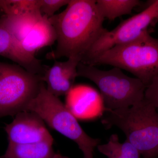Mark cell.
Returning <instances> with one entry per match:
<instances>
[{"instance_id":"6da1fadb","label":"cell","mask_w":158,"mask_h":158,"mask_svg":"<svg viewBox=\"0 0 158 158\" xmlns=\"http://www.w3.org/2000/svg\"><path fill=\"white\" fill-rule=\"evenodd\" d=\"M96 0H70L66 9L49 18L57 35L56 48L48 57H75L81 61L97 40L107 31Z\"/></svg>"},{"instance_id":"7a4b0ae2","label":"cell","mask_w":158,"mask_h":158,"mask_svg":"<svg viewBox=\"0 0 158 158\" xmlns=\"http://www.w3.org/2000/svg\"><path fill=\"white\" fill-rule=\"evenodd\" d=\"M102 122L106 128L116 126L144 158L158 156V111L144 99L130 107L109 110Z\"/></svg>"},{"instance_id":"3957f363","label":"cell","mask_w":158,"mask_h":158,"mask_svg":"<svg viewBox=\"0 0 158 158\" xmlns=\"http://www.w3.org/2000/svg\"><path fill=\"white\" fill-rule=\"evenodd\" d=\"M86 65H106L131 73L146 87L158 76V39L148 31L132 42L116 46Z\"/></svg>"},{"instance_id":"277c9868","label":"cell","mask_w":158,"mask_h":158,"mask_svg":"<svg viewBox=\"0 0 158 158\" xmlns=\"http://www.w3.org/2000/svg\"><path fill=\"white\" fill-rule=\"evenodd\" d=\"M77 74L97 86L106 109L130 107L144 99L146 85L139 79L126 75L117 67L102 70L80 62Z\"/></svg>"},{"instance_id":"5b68a950","label":"cell","mask_w":158,"mask_h":158,"mask_svg":"<svg viewBox=\"0 0 158 158\" xmlns=\"http://www.w3.org/2000/svg\"><path fill=\"white\" fill-rule=\"evenodd\" d=\"M26 110L39 115L53 129L75 142L84 156H93L94 150L100 142L88 135L77 118L59 97L47 90L44 82L37 96L27 106Z\"/></svg>"},{"instance_id":"8992f818","label":"cell","mask_w":158,"mask_h":158,"mask_svg":"<svg viewBox=\"0 0 158 158\" xmlns=\"http://www.w3.org/2000/svg\"><path fill=\"white\" fill-rule=\"evenodd\" d=\"M43 82L40 76L19 65L0 62V118L26 110Z\"/></svg>"},{"instance_id":"52a82bcc","label":"cell","mask_w":158,"mask_h":158,"mask_svg":"<svg viewBox=\"0 0 158 158\" xmlns=\"http://www.w3.org/2000/svg\"><path fill=\"white\" fill-rule=\"evenodd\" d=\"M158 15V0L151 1L147 8L125 20L111 31L107 30L91 47L81 62L88 64L100 54L116 46L136 40L148 31Z\"/></svg>"},{"instance_id":"ba28073f","label":"cell","mask_w":158,"mask_h":158,"mask_svg":"<svg viewBox=\"0 0 158 158\" xmlns=\"http://www.w3.org/2000/svg\"><path fill=\"white\" fill-rule=\"evenodd\" d=\"M4 129L9 143L29 144L44 141L53 143V138L45 122L32 111L25 110L18 113L12 122L6 125Z\"/></svg>"},{"instance_id":"9c48e42d","label":"cell","mask_w":158,"mask_h":158,"mask_svg":"<svg viewBox=\"0 0 158 158\" xmlns=\"http://www.w3.org/2000/svg\"><path fill=\"white\" fill-rule=\"evenodd\" d=\"M80 62L81 60L75 57L68 58L64 62L56 60L52 67L46 69L41 80L46 84L49 92L57 97L68 94L78 77Z\"/></svg>"},{"instance_id":"30bf717a","label":"cell","mask_w":158,"mask_h":158,"mask_svg":"<svg viewBox=\"0 0 158 158\" xmlns=\"http://www.w3.org/2000/svg\"><path fill=\"white\" fill-rule=\"evenodd\" d=\"M0 56L8 58L28 71L42 76L43 69L39 60L26 54L20 44L12 36L0 20Z\"/></svg>"},{"instance_id":"8fae6325","label":"cell","mask_w":158,"mask_h":158,"mask_svg":"<svg viewBox=\"0 0 158 158\" xmlns=\"http://www.w3.org/2000/svg\"><path fill=\"white\" fill-rule=\"evenodd\" d=\"M57 40V35L48 18L43 16L21 42L20 45L26 54L35 57L40 49L50 46Z\"/></svg>"},{"instance_id":"7c38bea8","label":"cell","mask_w":158,"mask_h":158,"mask_svg":"<svg viewBox=\"0 0 158 158\" xmlns=\"http://www.w3.org/2000/svg\"><path fill=\"white\" fill-rule=\"evenodd\" d=\"M42 16L40 11H36L19 15H3L0 20L20 44Z\"/></svg>"},{"instance_id":"4fadbf2b","label":"cell","mask_w":158,"mask_h":158,"mask_svg":"<svg viewBox=\"0 0 158 158\" xmlns=\"http://www.w3.org/2000/svg\"><path fill=\"white\" fill-rule=\"evenodd\" d=\"M53 144L48 141L29 144L9 143L6 152L0 158H52L56 153Z\"/></svg>"},{"instance_id":"5bb4252c","label":"cell","mask_w":158,"mask_h":158,"mask_svg":"<svg viewBox=\"0 0 158 158\" xmlns=\"http://www.w3.org/2000/svg\"><path fill=\"white\" fill-rule=\"evenodd\" d=\"M138 0H97L99 12L104 19L113 20L117 18L131 13L133 9L140 6Z\"/></svg>"},{"instance_id":"9a60e30c","label":"cell","mask_w":158,"mask_h":158,"mask_svg":"<svg viewBox=\"0 0 158 158\" xmlns=\"http://www.w3.org/2000/svg\"><path fill=\"white\" fill-rule=\"evenodd\" d=\"M97 147L108 158H141L140 152L129 141L119 142L117 134L111 135L106 144H99Z\"/></svg>"},{"instance_id":"2e32d148","label":"cell","mask_w":158,"mask_h":158,"mask_svg":"<svg viewBox=\"0 0 158 158\" xmlns=\"http://www.w3.org/2000/svg\"><path fill=\"white\" fill-rule=\"evenodd\" d=\"M0 8L5 15L40 11V0H0Z\"/></svg>"},{"instance_id":"e0dca14e","label":"cell","mask_w":158,"mask_h":158,"mask_svg":"<svg viewBox=\"0 0 158 158\" xmlns=\"http://www.w3.org/2000/svg\"><path fill=\"white\" fill-rule=\"evenodd\" d=\"M69 0H40V11L43 16L50 18L63 6H67Z\"/></svg>"},{"instance_id":"ac0fdd59","label":"cell","mask_w":158,"mask_h":158,"mask_svg":"<svg viewBox=\"0 0 158 158\" xmlns=\"http://www.w3.org/2000/svg\"><path fill=\"white\" fill-rule=\"evenodd\" d=\"M144 99L158 109V76L146 87Z\"/></svg>"},{"instance_id":"d6986e66","label":"cell","mask_w":158,"mask_h":158,"mask_svg":"<svg viewBox=\"0 0 158 158\" xmlns=\"http://www.w3.org/2000/svg\"><path fill=\"white\" fill-rule=\"evenodd\" d=\"M52 158H66L62 156L59 152L56 153Z\"/></svg>"},{"instance_id":"ffe728a7","label":"cell","mask_w":158,"mask_h":158,"mask_svg":"<svg viewBox=\"0 0 158 158\" xmlns=\"http://www.w3.org/2000/svg\"><path fill=\"white\" fill-rule=\"evenodd\" d=\"M84 158H93V156H84Z\"/></svg>"},{"instance_id":"44dd1931","label":"cell","mask_w":158,"mask_h":158,"mask_svg":"<svg viewBox=\"0 0 158 158\" xmlns=\"http://www.w3.org/2000/svg\"><path fill=\"white\" fill-rule=\"evenodd\" d=\"M2 10H1V8H0V18H1V17H2Z\"/></svg>"},{"instance_id":"7402d4cb","label":"cell","mask_w":158,"mask_h":158,"mask_svg":"<svg viewBox=\"0 0 158 158\" xmlns=\"http://www.w3.org/2000/svg\"><path fill=\"white\" fill-rule=\"evenodd\" d=\"M150 158H158V156L155 157Z\"/></svg>"},{"instance_id":"603a6c76","label":"cell","mask_w":158,"mask_h":158,"mask_svg":"<svg viewBox=\"0 0 158 158\" xmlns=\"http://www.w3.org/2000/svg\"><path fill=\"white\" fill-rule=\"evenodd\" d=\"M156 19H157L158 20V15L157 16L156 18Z\"/></svg>"},{"instance_id":"cb8c5ba5","label":"cell","mask_w":158,"mask_h":158,"mask_svg":"<svg viewBox=\"0 0 158 158\" xmlns=\"http://www.w3.org/2000/svg\"><path fill=\"white\" fill-rule=\"evenodd\" d=\"M158 111V109H157Z\"/></svg>"}]
</instances>
